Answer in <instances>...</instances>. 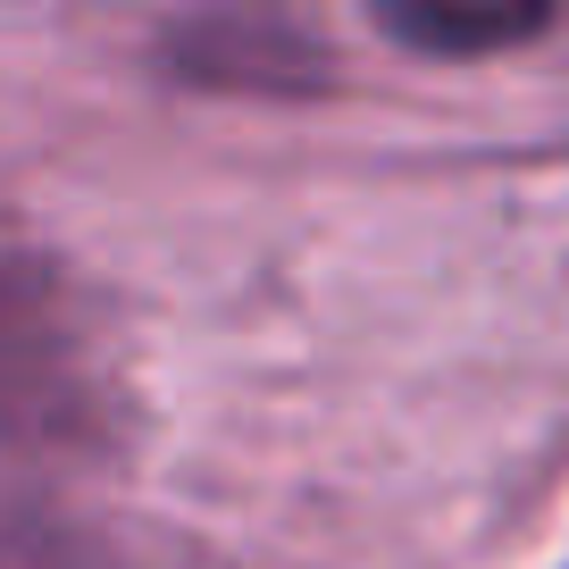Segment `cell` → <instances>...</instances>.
I'll return each mask as SVG.
<instances>
[{"label": "cell", "instance_id": "cell-1", "mask_svg": "<svg viewBox=\"0 0 569 569\" xmlns=\"http://www.w3.org/2000/svg\"><path fill=\"white\" fill-rule=\"evenodd\" d=\"M126 436V377L92 284L0 218V445L92 461Z\"/></svg>", "mask_w": 569, "mask_h": 569}, {"label": "cell", "instance_id": "cell-2", "mask_svg": "<svg viewBox=\"0 0 569 569\" xmlns=\"http://www.w3.org/2000/svg\"><path fill=\"white\" fill-rule=\"evenodd\" d=\"M402 51H436V59H478V51H511V42L552 34L545 0H386L377 9Z\"/></svg>", "mask_w": 569, "mask_h": 569}]
</instances>
